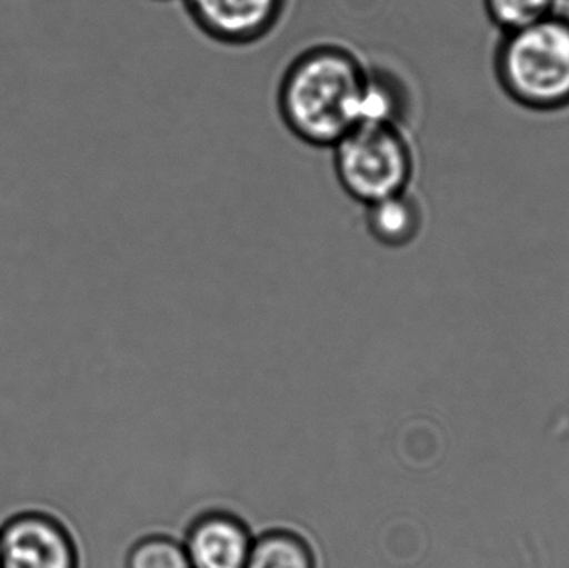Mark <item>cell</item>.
Masks as SVG:
<instances>
[{
  "mask_svg": "<svg viewBox=\"0 0 569 568\" xmlns=\"http://www.w3.org/2000/svg\"><path fill=\"white\" fill-rule=\"evenodd\" d=\"M367 69L368 63L341 43H315L298 52L277 89V109L291 136L331 149L355 129Z\"/></svg>",
  "mask_w": 569,
  "mask_h": 568,
  "instance_id": "1",
  "label": "cell"
},
{
  "mask_svg": "<svg viewBox=\"0 0 569 568\" xmlns=\"http://www.w3.org/2000/svg\"><path fill=\"white\" fill-rule=\"evenodd\" d=\"M495 77L523 109L560 112L569 107V16L558 12L503 32L495 47Z\"/></svg>",
  "mask_w": 569,
  "mask_h": 568,
  "instance_id": "2",
  "label": "cell"
},
{
  "mask_svg": "<svg viewBox=\"0 0 569 568\" xmlns=\"http://www.w3.org/2000/svg\"><path fill=\"white\" fill-rule=\"evenodd\" d=\"M331 149L338 183L365 207L410 190L417 159L405 127L361 123Z\"/></svg>",
  "mask_w": 569,
  "mask_h": 568,
  "instance_id": "3",
  "label": "cell"
},
{
  "mask_svg": "<svg viewBox=\"0 0 569 568\" xmlns=\"http://www.w3.org/2000/svg\"><path fill=\"white\" fill-rule=\"evenodd\" d=\"M193 26L229 47L267 39L282 22L290 0H182Z\"/></svg>",
  "mask_w": 569,
  "mask_h": 568,
  "instance_id": "4",
  "label": "cell"
},
{
  "mask_svg": "<svg viewBox=\"0 0 569 568\" xmlns=\"http://www.w3.org/2000/svg\"><path fill=\"white\" fill-rule=\"evenodd\" d=\"M0 568H79V550L60 520L23 512L0 529Z\"/></svg>",
  "mask_w": 569,
  "mask_h": 568,
  "instance_id": "5",
  "label": "cell"
},
{
  "mask_svg": "<svg viewBox=\"0 0 569 568\" xmlns=\"http://www.w3.org/2000/svg\"><path fill=\"white\" fill-rule=\"evenodd\" d=\"M252 546L246 522L223 510L199 517L183 542L190 568H247Z\"/></svg>",
  "mask_w": 569,
  "mask_h": 568,
  "instance_id": "6",
  "label": "cell"
},
{
  "mask_svg": "<svg viewBox=\"0 0 569 568\" xmlns=\"http://www.w3.org/2000/svg\"><path fill=\"white\" fill-rule=\"evenodd\" d=\"M411 110V96L407 83L387 67L368 66L360 99L358 126L361 123H407Z\"/></svg>",
  "mask_w": 569,
  "mask_h": 568,
  "instance_id": "7",
  "label": "cell"
},
{
  "mask_svg": "<svg viewBox=\"0 0 569 568\" xmlns=\"http://www.w3.org/2000/svg\"><path fill=\"white\" fill-rule=\"evenodd\" d=\"M365 209L368 232L387 247L408 246L423 227V209L410 190L378 200Z\"/></svg>",
  "mask_w": 569,
  "mask_h": 568,
  "instance_id": "8",
  "label": "cell"
},
{
  "mask_svg": "<svg viewBox=\"0 0 569 568\" xmlns=\"http://www.w3.org/2000/svg\"><path fill=\"white\" fill-rule=\"evenodd\" d=\"M247 568H317V557L300 534L269 530L253 539Z\"/></svg>",
  "mask_w": 569,
  "mask_h": 568,
  "instance_id": "9",
  "label": "cell"
},
{
  "mask_svg": "<svg viewBox=\"0 0 569 568\" xmlns=\"http://www.w3.org/2000/svg\"><path fill=\"white\" fill-rule=\"evenodd\" d=\"M488 19L500 32L523 29L561 12V0H483Z\"/></svg>",
  "mask_w": 569,
  "mask_h": 568,
  "instance_id": "10",
  "label": "cell"
},
{
  "mask_svg": "<svg viewBox=\"0 0 569 568\" xmlns=\"http://www.w3.org/2000/svg\"><path fill=\"white\" fill-rule=\"evenodd\" d=\"M127 568H190L183 542L167 536L140 539L127 556Z\"/></svg>",
  "mask_w": 569,
  "mask_h": 568,
  "instance_id": "11",
  "label": "cell"
}]
</instances>
